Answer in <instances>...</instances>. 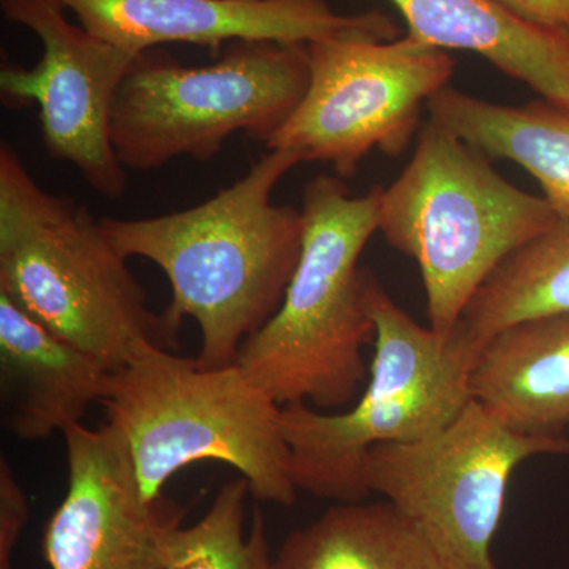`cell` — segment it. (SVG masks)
I'll return each instance as SVG.
<instances>
[{"label":"cell","instance_id":"cell-13","mask_svg":"<svg viewBox=\"0 0 569 569\" xmlns=\"http://www.w3.org/2000/svg\"><path fill=\"white\" fill-rule=\"evenodd\" d=\"M111 373L0 293V391L14 437L47 440L82 425L93 403L102 406Z\"/></svg>","mask_w":569,"mask_h":569},{"label":"cell","instance_id":"cell-19","mask_svg":"<svg viewBox=\"0 0 569 569\" xmlns=\"http://www.w3.org/2000/svg\"><path fill=\"white\" fill-rule=\"evenodd\" d=\"M246 478L223 485L203 518L189 527L171 523L163 531L162 552L167 569H272L264 519L254 509L252 529L244 535Z\"/></svg>","mask_w":569,"mask_h":569},{"label":"cell","instance_id":"cell-21","mask_svg":"<svg viewBox=\"0 0 569 569\" xmlns=\"http://www.w3.org/2000/svg\"><path fill=\"white\" fill-rule=\"evenodd\" d=\"M523 20L569 31V0H492Z\"/></svg>","mask_w":569,"mask_h":569},{"label":"cell","instance_id":"cell-5","mask_svg":"<svg viewBox=\"0 0 569 569\" xmlns=\"http://www.w3.org/2000/svg\"><path fill=\"white\" fill-rule=\"evenodd\" d=\"M366 290L376 339L369 380L358 402L339 413L307 403L282 407L296 488L337 503L369 497L370 449L426 440L462 413L473 400L471 370L481 350L458 328L440 336L419 325L369 269Z\"/></svg>","mask_w":569,"mask_h":569},{"label":"cell","instance_id":"cell-14","mask_svg":"<svg viewBox=\"0 0 569 569\" xmlns=\"http://www.w3.org/2000/svg\"><path fill=\"white\" fill-rule=\"evenodd\" d=\"M410 36L471 51L539 99L569 111V31L523 20L492 0H391Z\"/></svg>","mask_w":569,"mask_h":569},{"label":"cell","instance_id":"cell-7","mask_svg":"<svg viewBox=\"0 0 569 569\" xmlns=\"http://www.w3.org/2000/svg\"><path fill=\"white\" fill-rule=\"evenodd\" d=\"M309 82L307 43L233 41L203 67L153 48L138 54L119 86L112 148L126 170L151 171L179 157L208 162L234 133L268 144Z\"/></svg>","mask_w":569,"mask_h":569},{"label":"cell","instance_id":"cell-16","mask_svg":"<svg viewBox=\"0 0 569 569\" xmlns=\"http://www.w3.org/2000/svg\"><path fill=\"white\" fill-rule=\"evenodd\" d=\"M429 119L489 159L522 167L546 200L569 220V111L539 99L508 107L447 86L427 103Z\"/></svg>","mask_w":569,"mask_h":569},{"label":"cell","instance_id":"cell-9","mask_svg":"<svg viewBox=\"0 0 569 569\" xmlns=\"http://www.w3.org/2000/svg\"><path fill=\"white\" fill-rule=\"evenodd\" d=\"M307 48L305 99L266 148L331 164L342 179L373 151L406 152L421 130L422 108L449 86L456 67L448 51L410 33L387 41L332 37Z\"/></svg>","mask_w":569,"mask_h":569},{"label":"cell","instance_id":"cell-2","mask_svg":"<svg viewBox=\"0 0 569 569\" xmlns=\"http://www.w3.org/2000/svg\"><path fill=\"white\" fill-rule=\"evenodd\" d=\"M0 293L56 336L122 369L153 346L174 351L178 329L149 309L127 258L74 198L44 190L20 153L0 144Z\"/></svg>","mask_w":569,"mask_h":569},{"label":"cell","instance_id":"cell-4","mask_svg":"<svg viewBox=\"0 0 569 569\" xmlns=\"http://www.w3.org/2000/svg\"><path fill=\"white\" fill-rule=\"evenodd\" d=\"M102 407L146 503L162 500L178 471L203 460L236 468L258 500L295 503L282 406L236 362L203 367L197 358L144 347L111 373Z\"/></svg>","mask_w":569,"mask_h":569},{"label":"cell","instance_id":"cell-1","mask_svg":"<svg viewBox=\"0 0 569 569\" xmlns=\"http://www.w3.org/2000/svg\"><path fill=\"white\" fill-rule=\"evenodd\" d=\"M301 163L269 149L249 173L204 203L148 219L102 217L119 253L152 261L171 284L163 310L176 329L192 318L201 332L198 362L234 365L247 337L282 305L305 239V213L272 203L277 183Z\"/></svg>","mask_w":569,"mask_h":569},{"label":"cell","instance_id":"cell-11","mask_svg":"<svg viewBox=\"0 0 569 569\" xmlns=\"http://www.w3.org/2000/svg\"><path fill=\"white\" fill-rule=\"evenodd\" d=\"M69 463L66 497L48 520L43 557L51 569H167L163 531L186 508L162 498L146 503L129 455L103 425L63 432Z\"/></svg>","mask_w":569,"mask_h":569},{"label":"cell","instance_id":"cell-17","mask_svg":"<svg viewBox=\"0 0 569 569\" xmlns=\"http://www.w3.org/2000/svg\"><path fill=\"white\" fill-rule=\"evenodd\" d=\"M272 569H445L418 527L388 500L326 509L290 535Z\"/></svg>","mask_w":569,"mask_h":569},{"label":"cell","instance_id":"cell-10","mask_svg":"<svg viewBox=\"0 0 569 569\" xmlns=\"http://www.w3.org/2000/svg\"><path fill=\"white\" fill-rule=\"evenodd\" d=\"M3 17L43 44L33 69L2 63L0 96L9 107H39L41 138L52 159L73 164L92 190L123 197L126 168L111 141V114L123 78L138 58L67 20L62 0H0Z\"/></svg>","mask_w":569,"mask_h":569},{"label":"cell","instance_id":"cell-18","mask_svg":"<svg viewBox=\"0 0 569 569\" xmlns=\"http://www.w3.org/2000/svg\"><path fill=\"white\" fill-rule=\"evenodd\" d=\"M569 312V220L508 258L475 295L456 328L475 346L520 321Z\"/></svg>","mask_w":569,"mask_h":569},{"label":"cell","instance_id":"cell-12","mask_svg":"<svg viewBox=\"0 0 569 569\" xmlns=\"http://www.w3.org/2000/svg\"><path fill=\"white\" fill-rule=\"evenodd\" d=\"M81 26L133 52L164 43L219 48L233 41L312 43L332 37L392 40L381 11L342 14L326 0H62Z\"/></svg>","mask_w":569,"mask_h":569},{"label":"cell","instance_id":"cell-8","mask_svg":"<svg viewBox=\"0 0 569 569\" xmlns=\"http://www.w3.org/2000/svg\"><path fill=\"white\" fill-rule=\"evenodd\" d=\"M538 456H569V437L526 436L473 399L433 437L370 449L367 486L418 527L445 569H498L509 481Z\"/></svg>","mask_w":569,"mask_h":569},{"label":"cell","instance_id":"cell-15","mask_svg":"<svg viewBox=\"0 0 569 569\" xmlns=\"http://www.w3.org/2000/svg\"><path fill=\"white\" fill-rule=\"evenodd\" d=\"M470 385L473 399L511 429L568 437L569 312L520 321L490 337Z\"/></svg>","mask_w":569,"mask_h":569},{"label":"cell","instance_id":"cell-20","mask_svg":"<svg viewBox=\"0 0 569 569\" xmlns=\"http://www.w3.org/2000/svg\"><path fill=\"white\" fill-rule=\"evenodd\" d=\"M29 520V503L6 456L0 458V569H14L13 550Z\"/></svg>","mask_w":569,"mask_h":569},{"label":"cell","instance_id":"cell-6","mask_svg":"<svg viewBox=\"0 0 569 569\" xmlns=\"http://www.w3.org/2000/svg\"><path fill=\"white\" fill-rule=\"evenodd\" d=\"M559 220L545 197L512 186L486 153L429 119L410 162L383 187L378 231L417 261L429 326L449 336L500 264Z\"/></svg>","mask_w":569,"mask_h":569},{"label":"cell","instance_id":"cell-3","mask_svg":"<svg viewBox=\"0 0 569 569\" xmlns=\"http://www.w3.org/2000/svg\"><path fill=\"white\" fill-rule=\"evenodd\" d=\"M383 187L351 197L339 176L306 186L305 239L282 305L247 337L236 365L279 406L347 407L369 376L376 323L359 257L380 220Z\"/></svg>","mask_w":569,"mask_h":569}]
</instances>
